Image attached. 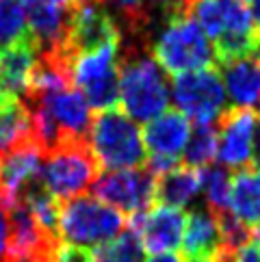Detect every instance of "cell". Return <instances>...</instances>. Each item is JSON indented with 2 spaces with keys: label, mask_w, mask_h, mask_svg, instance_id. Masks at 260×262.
Returning <instances> with one entry per match:
<instances>
[{
  "label": "cell",
  "mask_w": 260,
  "mask_h": 262,
  "mask_svg": "<svg viewBox=\"0 0 260 262\" xmlns=\"http://www.w3.org/2000/svg\"><path fill=\"white\" fill-rule=\"evenodd\" d=\"M167 26L152 46V57L159 68L171 76L184 72L215 68L217 54L208 43L206 35L191 17L182 13L178 0H171L163 7Z\"/></svg>",
  "instance_id": "obj_1"
},
{
  "label": "cell",
  "mask_w": 260,
  "mask_h": 262,
  "mask_svg": "<svg viewBox=\"0 0 260 262\" xmlns=\"http://www.w3.org/2000/svg\"><path fill=\"white\" fill-rule=\"evenodd\" d=\"M87 143L100 169L106 171L139 169L147 161L141 130L117 106L98 111L89 126Z\"/></svg>",
  "instance_id": "obj_2"
},
{
  "label": "cell",
  "mask_w": 260,
  "mask_h": 262,
  "mask_svg": "<svg viewBox=\"0 0 260 262\" xmlns=\"http://www.w3.org/2000/svg\"><path fill=\"white\" fill-rule=\"evenodd\" d=\"M119 102L133 121H150L165 113L169 89L159 63L137 52L119 57Z\"/></svg>",
  "instance_id": "obj_3"
},
{
  "label": "cell",
  "mask_w": 260,
  "mask_h": 262,
  "mask_svg": "<svg viewBox=\"0 0 260 262\" xmlns=\"http://www.w3.org/2000/svg\"><path fill=\"white\" fill-rule=\"evenodd\" d=\"M126 217L113 206L100 202L94 195L61 202L59 208V236L68 241V245L76 247H100L106 245L124 232Z\"/></svg>",
  "instance_id": "obj_4"
},
{
  "label": "cell",
  "mask_w": 260,
  "mask_h": 262,
  "mask_svg": "<svg viewBox=\"0 0 260 262\" xmlns=\"http://www.w3.org/2000/svg\"><path fill=\"white\" fill-rule=\"evenodd\" d=\"M100 165L87 139H72L44 156L41 178L59 202L78 198L98 180Z\"/></svg>",
  "instance_id": "obj_5"
},
{
  "label": "cell",
  "mask_w": 260,
  "mask_h": 262,
  "mask_svg": "<svg viewBox=\"0 0 260 262\" xmlns=\"http://www.w3.org/2000/svg\"><path fill=\"white\" fill-rule=\"evenodd\" d=\"M119 46L122 43H111L80 54L72 65V82L96 111L115 108L119 102Z\"/></svg>",
  "instance_id": "obj_6"
},
{
  "label": "cell",
  "mask_w": 260,
  "mask_h": 262,
  "mask_svg": "<svg viewBox=\"0 0 260 262\" xmlns=\"http://www.w3.org/2000/svg\"><path fill=\"white\" fill-rule=\"evenodd\" d=\"M171 98L180 113L195 124H217L226 111V87L217 68L178 74L171 85Z\"/></svg>",
  "instance_id": "obj_7"
},
{
  "label": "cell",
  "mask_w": 260,
  "mask_h": 262,
  "mask_svg": "<svg viewBox=\"0 0 260 262\" xmlns=\"http://www.w3.org/2000/svg\"><path fill=\"white\" fill-rule=\"evenodd\" d=\"M154 186L156 176L147 169L104 171L91 184V195L133 217V214H141L152 208Z\"/></svg>",
  "instance_id": "obj_8"
},
{
  "label": "cell",
  "mask_w": 260,
  "mask_h": 262,
  "mask_svg": "<svg viewBox=\"0 0 260 262\" xmlns=\"http://www.w3.org/2000/svg\"><path fill=\"white\" fill-rule=\"evenodd\" d=\"M29 33L37 43L39 54L52 52H70L68 41L70 22L74 9L78 5L74 0H22Z\"/></svg>",
  "instance_id": "obj_9"
},
{
  "label": "cell",
  "mask_w": 260,
  "mask_h": 262,
  "mask_svg": "<svg viewBox=\"0 0 260 262\" xmlns=\"http://www.w3.org/2000/svg\"><path fill=\"white\" fill-rule=\"evenodd\" d=\"M258 124L254 108L232 106L217 119V158L226 169H245L252 165V143Z\"/></svg>",
  "instance_id": "obj_10"
},
{
  "label": "cell",
  "mask_w": 260,
  "mask_h": 262,
  "mask_svg": "<svg viewBox=\"0 0 260 262\" xmlns=\"http://www.w3.org/2000/svg\"><path fill=\"white\" fill-rule=\"evenodd\" d=\"M111 43H122V29L117 26L113 15L96 7L91 0L74 9L68 41H65L74 61L80 54L100 50Z\"/></svg>",
  "instance_id": "obj_11"
},
{
  "label": "cell",
  "mask_w": 260,
  "mask_h": 262,
  "mask_svg": "<svg viewBox=\"0 0 260 262\" xmlns=\"http://www.w3.org/2000/svg\"><path fill=\"white\" fill-rule=\"evenodd\" d=\"M187 214L182 208H171V206H154L147 212L133 214L126 219V228L135 230L143 243V249L150 254H171L180 245Z\"/></svg>",
  "instance_id": "obj_12"
},
{
  "label": "cell",
  "mask_w": 260,
  "mask_h": 262,
  "mask_svg": "<svg viewBox=\"0 0 260 262\" xmlns=\"http://www.w3.org/2000/svg\"><path fill=\"white\" fill-rule=\"evenodd\" d=\"M44 152L37 143H26L0 154V206L11 210L20 202L24 189L41 176Z\"/></svg>",
  "instance_id": "obj_13"
},
{
  "label": "cell",
  "mask_w": 260,
  "mask_h": 262,
  "mask_svg": "<svg viewBox=\"0 0 260 262\" xmlns=\"http://www.w3.org/2000/svg\"><path fill=\"white\" fill-rule=\"evenodd\" d=\"M37 61V43L29 37L0 50V100H22L29 91L31 72Z\"/></svg>",
  "instance_id": "obj_14"
},
{
  "label": "cell",
  "mask_w": 260,
  "mask_h": 262,
  "mask_svg": "<svg viewBox=\"0 0 260 262\" xmlns=\"http://www.w3.org/2000/svg\"><path fill=\"white\" fill-rule=\"evenodd\" d=\"M24 102H39V104L48 108V113L57 121L59 130L68 141L70 139H87L89 126H91L89 104L76 87H68V89L54 91L50 96L24 100Z\"/></svg>",
  "instance_id": "obj_15"
},
{
  "label": "cell",
  "mask_w": 260,
  "mask_h": 262,
  "mask_svg": "<svg viewBox=\"0 0 260 262\" xmlns=\"http://www.w3.org/2000/svg\"><path fill=\"white\" fill-rule=\"evenodd\" d=\"M141 135L143 145L150 149L152 156L178 158V154L187 147L191 124L180 111H165L159 117L147 121Z\"/></svg>",
  "instance_id": "obj_16"
},
{
  "label": "cell",
  "mask_w": 260,
  "mask_h": 262,
  "mask_svg": "<svg viewBox=\"0 0 260 262\" xmlns=\"http://www.w3.org/2000/svg\"><path fill=\"white\" fill-rule=\"evenodd\" d=\"M180 245L184 260H215L221 251V234L215 214L204 206L193 208L184 223Z\"/></svg>",
  "instance_id": "obj_17"
},
{
  "label": "cell",
  "mask_w": 260,
  "mask_h": 262,
  "mask_svg": "<svg viewBox=\"0 0 260 262\" xmlns=\"http://www.w3.org/2000/svg\"><path fill=\"white\" fill-rule=\"evenodd\" d=\"M221 80L234 106L254 108L260 102V59L245 57L219 63Z\"/></svg>",
  "instance_id": "obj_18"
},
{
  "label": "cell",
  "mask_w": 260,
  "mask_h": 262,
  "mask_svg": "<svg viewBox=\"0 0 260 262\" xmlns=\"http://www.w3.org/2000/svg\"><path fill=\"white\" fill-rule=\"evenodd\" d=\"M202 189V171L189 165H176L174 169L156 178L154 200L171 208H184L198 198Z\"/></svg>",
  "instance_id": "obj_19"
},
{
  "label": "cell",
  "mask_w": 260,
  "mask_h": 262,
  "mask_svg": "<svg viewBox=\"0 0 260 262\" xmlns=\"http://www.w3.org/2000/svg\"><path fill=\"white\" fill-rule=\"evenodd\" d=\"M228 210L245 226H260V169L245 167L232 178Z\"/></svg>",
  "instance_id": "obj_20"
},
{
  "label": "cell",
  "mask_w": 260,
  "mask_h": 262,
  "mask_svg": "<svg viewBox=\"0 0 260 262\" xmlns=\"http://www.w3.org/2000/svg\"><path fill=\"white\" fill-rule=\"evenodd\" d=\"M35 143L29 106L22 100H0V154Z\"/></svg>",
  "instance_id": "obj_21"
},
{
  "label": "cell",
  "mask_w": 260,
  "mask_h": 262,
  "mask_svg": "<svg viewBox=\"0 0 260 262\" xmlns=\"http://www.w3.org/2000/svg\"><path fill=\"white\" fill-rule=\"evenodd\" d=\"M217 158V124H195L184 147V165L204 169Z\"/></svg>",
  "instance_id": "obj_22"
},
{
  "label": "cell",
  "mask_w": 260,
  "mask_h": 262,
  "mask_svg": "<svg viewBox=\"0 0 260 262\" xmlns=\"http://www.w3.org/2000/svg\"><path fill=\"white\" fill-rule=\"evenodd\" d=\"M143 243L139 234L130 228L115 236L106 245H100L94 251V262H143Z\"/></svg>",
  "instance_id": "obj_23"
},
{
  "label": "cell",
  "mask_w": 260,
  "mask_h": 262,
  "mask_svg": "<svg viewBox=\"0 0 260 262\" xmlns=\"http://www.w3.org/2000/svg\"><path fill=\"white\" fill-rule=\"evenodd\" d=\"M230 186H232V178H230V171L226 167L208 165L202 169V189H204V195H206L208 210L212 214L228 210Z\"/></svg>",
  "instance_id": "obj_24"
},
{
  "label": "cell",
  "mask_w": 260,
  "mask_h": 262,
  "mask_svg": "<svg viewBox=\"0 0 260 262\" xmlns=\"http://www.w3.org/2000/svg\"><path fill=\"white\" fill-rule=\"evenodd\" d=\"M182 13L204 31V35L217 39L224 26V5L221 0H178Z\"/></svg>",
  "instance_id": "obj_25"
},
{
  "label": "cell",
  "mask_w": 260,
  "mask_h": 262,
  "mask_svg": "<svg viewBox=\"0 0 260 262\" xmlns=\"http://www.w3.org/2000/svg\"><path fill=\"white\" fill-rule=\"evenodd\" d=\"M29 37L22 0H0V50Z\"/></svg>",
  "instance_id": "obj_26"
},
{
  "label": "cell",
  "mask_w": 260,
  "mask_h": 262,
  "mask_svg": "<svg viewBox=\"0 0 260 262\" xmlns=\"http://www.w3.org/2000/svg\"><path fill=\"white\" fill-rule=\"evenodd\" d=\"M46 262H94V254L87 251L85 247L59 243V245L52 249V254L48 256Z\"/></svg>",
  "instance_id": "obj_27"
},
{
  "label": "cell",
  "mask_w": 260,
  "mask_h": 262,
  "mask_svg": "<svg viewBox=\"0 0 260 262\" xmlns=\"http://www.w3.org/2000/svg\"><path fill=\"white\" fill-rule=\"evenodd\" d=\"M0 262H17L11 251V221L3 206H0Z\"/></svg>",
  "instance_id": "obj_28"
},
{
  "label": "cell",
  "mask_w": 260,
  "mask_h": 262,
  "mask_svg": "<svg viewBox=\"0 0 260 262\" xmlns=\"http://www.w3.org/2000/svg\"><path fill=\"white\" fill-rule=\"evenodd\" d=\"M234 262H260V247L256 243H247L234 254Z\"/></svg>",
  "instance_id": "obj_29"
},
{
  "label": "cell",
  "mask_w": 260,
  "mask_h": 262,
  "mask_svg": "<svg viewBox=\"0 0 260 262\" xmlns=\"http://www.w3.org/2000/svg\"><path fill=\"white\" fill-rule=\"evenodd\" d=\"M252 167L260 169V119L254 130V143H252Z\"/></svg>",
  "instance_id": "obj_30"
},
{
  "label": "cell",
  "mask_w": 260,
  "mask_h": 262,
  "mask_svg": "<svg viewBox=\"0 0 260 262\" xmlns=\"http://www.w3.org/2000/svg\"><path fill=\"white\" fill-rule=\"evenodd\" d=\"M147 262H182V258L176 256V254H156V256H152Z\"/></svg>",
  "instance_id": "obj_31"
},
{
  "label": "cell",
  "mask_w": 260,
  "mask_h": 262,
  "mask_svg": "<svg viewBox=\"0 0 260 262\" xmlns=\"http://www.w3.org/2000/svg\"><path fill=\"white\" fill-rule=\"evenodd\" d=\"M252 17H254L256 26L260 29V0H252Z\"/></svg>",
  "instance_id": "obj_32"
},
{
  "label": "cell",
  "mask_w": 260,
  "mask_h": 262,
  "mask_svg": "<svg viewBox=\"0 0 260 262\" xmlns=\"http://www.w3.org/2000/svg\"><path fill=\"white\" fill-rule=\"evenodd\" d=\"M141 3H143L145 7H147V5H150V3H152V5H154V3H159L161 7H165L167 3H171V0H141Z\"/></svg>",
  "instance_id": "obj_33"
},
{
  "label": "cell",
  "mask_w": 260,
  "mask_h": 262,
  "mask_svg": "<svg viewBox=\"0 0 260 262\" xmlns=\"http://www.w3.org/2000/svg\"><path fill=\"white\" fill-rule=\"evenodd\" d=\"M74 3H76V5H82V3H87V0H74Z\"/></svg>",
  "instance_id": "obj_34"
},
{
  "label": "cell",
  "mask_w": 260,
  "mask_h": 262,
  "mask_svg": "<svg viewBox=\"0 0 260 262\" xmlns=\"http://www.w3.org/2000/svg\"><path fill=\"white\" fill-rule=\"evenodd\" d=\"M17 262H29V260H17Z\"/></svg>",
  "instance_id": "obj_35"
},
{
  "label": "cell",
  "mask_w": 260,
  "mask_h": 262,
  "mask_svg": "<svg viewBox=\"0 0 260 262\" xmlns=\"http://www.w3.org/2000/svg\"><path fill=\"white\" fill-rule=\"evenodd\" d=\"M241 3H247V0H241Z\"/></svg>",
  "instance_id": "obj_36"
},
{
  "label": "cell",
  "mask_w": 260,
  "mask_h": 262,
  "mask_svg": "<svg viewBox=\"0 0 260 262\" xmlns=\"http://www.w3.org/2000/svg\"><path fill=\"white\" fill-rule=\"evenodd\" d=\"M258 119H260V115H258Z\"/></svg>",
  "instance_id": "obj_37"
}]
</instances>
